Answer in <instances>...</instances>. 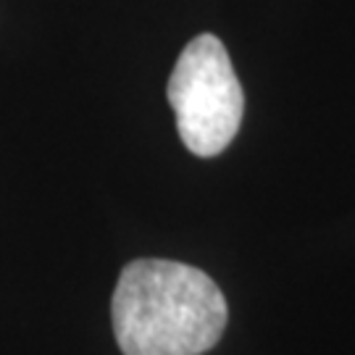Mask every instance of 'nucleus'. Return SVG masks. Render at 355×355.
<instances>
[{"label": "nucleus", "mask_w": 355, "mask_h": 355, "mask_svg": "<svg viewBox=\"0 0 355 355\" xmlns=\"http://www.w3.org/2000/svg\"><path fill=\"white\" fill-rule=\"evenodd\" d=\"M124 355H203L227 329V300L205 271L140 258L124 266L111 300Z\"/></svg>", "instance_id": "obj_1"}, {"label": "nucleus", "mask_w": 355, "mask_h": 355, "mask_svg": "<svg viewBox=\"0 0 355 355\" xmlns=\"http://www.w3.org/2000/svg\"><path fill=\"white\" fill-rule=\"evenodd\" d=\"M168 103L187 150L214 158L234 140L245 114V95L224 42L198 35L182 51L168 79Z\"/></svg>", "instance_id": "obj_2"}]
</instances>
